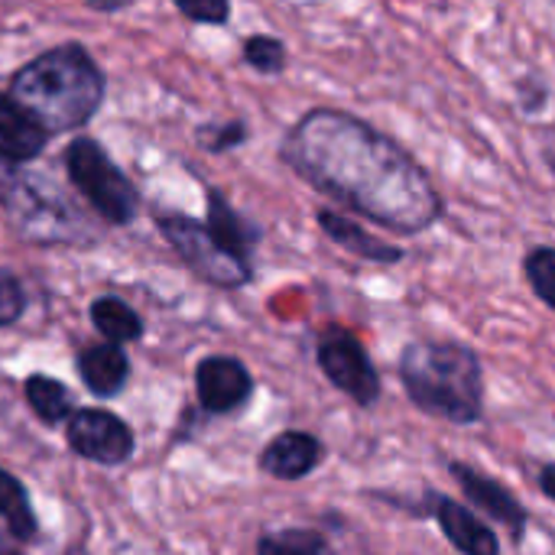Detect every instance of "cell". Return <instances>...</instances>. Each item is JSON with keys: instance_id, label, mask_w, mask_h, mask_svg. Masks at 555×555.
I'll return each instance as SVG.
<instances>
[{"instance_id": "obj_1", "label": "cell", "mask_w": 555, "mask_h": 555, "mask_svg": "<svg viewBox=\"0 0 555 555\" xmlns=\"http://www.w3.org/2000/svg\"><path fill=\"white\" fill-rule=\"evenodd\" d=\"M280 153L312 189L393 234H423L442 218V195L420 159L354 114L309 111Z\"/></svg>"}, {"instance_id": "obj_2", "label": "cell", "mask_w": 555, "mask_h": 555, "mask_svg": "<svg viewBox=\"0 0 555 555\" xmlns=\"http://www.w3.org/2000/svg\"><path fill=\"white\" fill-rule=\"evenodd\" d=\"M7 94L52 137L85 127L104 101V72L78 42L55 46L13 72Z\"/></svg>"}, {"instance_id": "obj_3", "label": "cell", "mask_w": 555, "mask_h": 555, "mask_svg": "<svg viewBox=\"0 0 555 555\" xmlns=\"http://www.w3.org/2000/svg\"><path fill=\"white\" fill-rule=\"evenodd\" d=\"M400 380L423 413L452 426H472L485 413L481 361L459 341H410L400 354Z\"/></svg>"}, {"instance_id": "obj_4", "label": "cell", "mask_w": 555, "mask_h": 555, "mask_svg": "<svg viewBox=\"0 0 555 555\" xmlns=\"http://www.w3.org/2000/svg\"><path fill=\"white\" fill-rule=\"evenodd\" d=\"M0 208L23 241L33 244H91L98 228L88 215L42 172L23 169V163L0 159Z\"/></svg>"}, {"instance_id": "obj_5", "label": "cell", "mask_w": 555, "mask_h": 555, "mask_svg": "<svg viewBox=\"0 0 555 555\" xmlns=\"http://www.w3.org/2000/svg\"><path fill=\"white\" fill-rule=\"evenodd\" d=\"M62 163H65L72 185L85 195V202L98 211L104 224L124 228L137 218V208H140L137 185L120 172V166L91 137H75L65 146Z\"/></svg>"}, {"instance_id": "obj_6", "label": "cell", "mask_w": 555, "mask_h": 555, "mask_svg": "<svg viewBox=\"0 0 555 555\" xmlns=\"http://www.w3.org/2000/svg\"><path fill=\"white\" fill-rule=\"evenodd\" d=\"M156 228L169 241V247L189 263V270L195 276H202L205 283L234 289V286H244L254 276L250 267H244L234 257H228L215 244L208 228L202 221L189 218L185 211H156Z\"/></svg>"}, {"instance_id": "obj_7", "label": "cell", "mask_w": 555, "mask_h": 555, "mask_svg": "<svg viewBox=\"0 0 555 555\" xmlns=\"http://www.w3.org/2000/svg\"><path fill=\"white\" fill-rule=\"evenodd\" d=\"M315 361L322 374L328 377L332 387H338L345 397H351L358 406H374L380 400V377L377 367L371 364L364 345L345 332V328H328L319 338Z\"/></svg>"}, {"instance_id": "obj_8", "label": "cell", "mask_w": 555, "mask_h": 555, "mask_svg": "<svg viewBox=\"0 0 555 555\" xmlns=\"http://www.w3.org/2000/svg\"><path fill=\"white\" fill-rule=\"evenodd\" d=\"M65 423V442L78 459L94 465H124L133 455L130 426L107 410H75Z\"/></svg>"}, {"instance_id": "obj_9", "label": "cell", "mask_w": 555, "mask_h": 555, "mask_svg": "<svg viewBox=\"0 0 555 555\" xmlns=\"http://www.w3.org/2000/svg\"><path fill=\"white\" fill-rule=\"evenodd\" d=\"M254 393V377L250 371L228 354H208L195 367V397L205 413L228 416L241 410Z\"/></svg>"}, {"instance_id": "obj_10", "label": "cell", "mask_w": 555, "mask_h": 555, "mask_svg": "<svg viewBox=\"0 0 555 555\" xmlns=\"http://www.w3.org/2000/svg\"><path fill=\"white\" fill-rule=\"evenodd\" d=\"M449 468H452V475L459 478L465 498H468L478 511L491 514L498 524H504L507 530H514V537H520V533L527 530V520H530V517H527L524 504H520L504 485H498L494 478H488V475H481V472H475L472 465H462V462H452Z\"/></svg>"}, {"instance_id": "obj_11", "label": "cell", "mask_w": 555, "mask_h": 555, "mask_svg": "<svg viewBox=\"0 0 555 555\" xmlns=\"http://www.w3.org/2000/svg\"><path fill=\"white\" fill-rule=\"evenodd\" d=\"M322 459H325V449L315 436L289 429V433H280L273 442H267V449L260 452V472L280 481H299L312 475L322 465Z\"/></svg>"}, {"instance_id": "obj_12", "label": "cell", "mask_w": 555, "mask_h": 555, "mask_svg": "<svg viewBox=\"0 0 555 555\" xmlns=\"http://www.w3.org/2000/svg\"><path fill=\"white\" fill-rule=\"evenodd\" d=\"M205 228L228 257H234L237 263L254 270L257 228L247 218H241V211L218 189H208V221H205Z\"/></svg>"}, {"instance_id": "obj_13", "label": "cell", "mask_w": 555, "mask_h": 555, "mask_svg": "<svg viewBox=\"0 0 555 555\" xmlns=\"http://www.w3.org/2000/svg\"><path fill=\"white\" fill-rule=\"evenodd\" d=\"M446 540L459 550V553L468 555H498L501 553V540L494 537V530L485 527V520L468 511L465 504L452 501V498H442L436 494V507H433Z\"/></svg>"}, {"instance_id": "obj_14", "label": "cell", "mask_w": 555, "mask_h": 555, "mask_svg": "<svg viewBox=\"0 0 555 555\" xmlns=\"http://www.w3.org/2000/svg\"><path fill=\"white\" fill-rule=\"evenodd\" d=\"M78 374L85 380V387L101 397V400H111L117 397L127 380H130V361L124 354V348L117 341H98V345H88L81 348L78 354Z\"/></svg>"}, {"instance_id": "obj_15", "label": "cell", "mask_w": 555, "mask_h": 555, "mask_svg": "<svg viewBox=\"0 0 555 555\" xmlns=\"http://www.w3.org/2000/svg\"><path fill=\"white\" fill-rule=\"evenodd\" d=\"M49 133L3 91L0 94V159L29 163L46 150Z\"/></svg>"}, {"instance_id": "obj_16", "label": "cell", "mask_w": 555, "mask_h": 555, "mask_svg": "<svg viewBox=\"0 0 555 555\" xmlns=\"http://www.w3.org/2000/svg\"><path fill=\"white\" fill-rule=\"evenodd\" d=\"M319 228L345 250H351L354 257L361 260H371V263H397L403 260V250L393 247V244H384L380 237H374L371 231H364L354 218L335 211V208H319Z\"/></svg>"}, {"instance_id": "obj_17", "label": "cell", "mask_w": 555, "mask_h": 555, "mask_svg": "<svg viewBox=\"0 0 555 555\" xmlns=\"http://www.w3.org/2000/svg\"><path fill=\"white\" fill-rule=\"evenodd\" d=\"M0 527L16 543H26L36 537V514L29 507L26 488L3 468H0Z\"/></svg>"}, {"instance_id": "obj_18", "label": "cell", "mask_w": 555, "mask_h": 555, "mask_svg": "<svg viewBox=\"0 0 555 555\" xmlns=\"http://www.w3.org/2000/svg\"><path fill=\"white\" fill-rule=\"evenodd\" d=\"M23 397H26L33 416H36L39 423H46V426H59V423H65V420L75 413L72 393L65 390V384H59V380H52V377H46V374L26 377Z\"/></svg>"}, {"instance_id": "obj_19", "label": "cell", "mask_w": 555, "mask_h": 555, "mask_svg": "<svg viewBox=\"0 0 555 555\" xmlns=\"http://www.w3.org/2000/svg\"><path fill=\"white\" fill-rule=\"evenodd\" d=\"M91 325L98 328L101 338L117 341V345L137 341L143 335L140 315L124 299H117V296H98L91 302Z\"/></svg>"}, {"instance_id": "obj_20", "label": "cell", "mask_w": 555, "mask_h": 555, "mask_svg": "<svg viewBox=\"0 0 555 555\" xmlns=\"http://www.w3.org/2000/svg\"><path fill=\"white\" fill-rule=\"evenodd\" d=\"M257 550L267 555H319L328 553V540L315 530H280L263 537Z\"/></svg>"}, {"instance_id": "obj_21", "label": "cell", "mask_w": 555, "mask_h": 555, "mask_svg": "<svg viewBox=\"0 0 555 555\" xmlns=\"http://www.w3.org/2000/svg\"><path fill=\"white\" fill-rule=\"evenodd\" d=\"M524 270L533 293L555 309V247H533L524 260Z\"/></svg>"}, {"instance_id": "obj_22", "label": "cell", "mask_w": 555, "mask_h": 555, "mask_svg": "<svg viewBox=\"0 0 555 555\" xmlns=\"http://www.w3.org/2000/svg\"><path fill=\"white\" fill-rule=\"evenodd\" d=\"M244 62L260 75H276L286 68V46L276 36L257 33L244 42Z\"/></svg>"}, {"instance_id": "obj_23", "label": "cell", "mask_w": 555, "mask_h": 555, "mask_svg": "<svg viewBox=\"0 0 555 555\" xmlns=\"http://www.w3.org/2000/svg\"><path fill=\"white\" fill-rule=\"evenodd\" d=\"M247 140V124L244 120H224V124H208L198 130V143L211 153L234 150Z\"/></svg>"}, {"instance_id": "obj_24", "label": "cell", "mask_w": 555, "mask_h": 555, "mask_svg": "<svg viewBox=\"0 0 555 555\" xmlns=\"http://www.w3.org/2000/svg\"><path fill=\"white\" fill-rule=\"evenodd\" d=\"M176 10L182 16H189L192 23H208V26H221L231 16V0H172Z\"/></svg>"}, {"instance_id": "obj_25", "label": "cell", "mask_w": 555, "mask_h": 555, "mask_svg": "<svg viewBox=\"0 0 555 555\" xmlns=\"http://www.w3.org/2000/svg\"><path fill=\"white\" fill-rule=\"evenodd\" d=\"M26 309V293L10 270H0V328L13 325Z\"/></svg>"}, {"instance_id": "obj_26", "label": "cell", "mask_w": 555, "mask_h": 555, "mask_svg": "<svg viewBox=\"0 0 555 555\" xmlns=\"http://www.w3.org/2000/svg\"><path fill=\"white\" fill-rule=\"evenodd\" d=\"M540 488H543V494H546V498H553L555 501V465L543 468V475H540Z\"/></svg>"}, {"instance_id": "obj_27", "label": "cell", "mask_w": 555, "mask_h": 555, "mask_svg": "<svg viewBox=\"0 0 555 555\" xmlns=\"http://www.w3.org/2000/svg\"><path fill=\"white\" fill-rule=\"evenodd\" d=\"M88 3H94V7H101V10H117V7H124L127 0H88Z\"/></svg>"}]
</instances>
